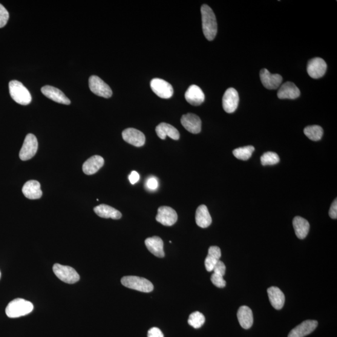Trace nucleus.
<instances>
[{"instance_id":"obj_6","label":"nucleus","mask_w":337,"mask_h":337,"mask_svg":"<svg viewBox=\"0 0 337 337\" xmlns=\"http://www.w3.org/2000/svg\"><path fill=\"white\" fill-rule=\"evenodd\" d=\"M38 148L36 137L33 134H28L25 137L19 152V158L22 161H28L35 155Z\"/></svg>"},{"instance_id":"obj_18","label":"nucleus","mask_w":337,"mask_h":337,"mask_svg":"<svg viewBox=\"0 0 337 337\" xmlns=\"http://www.w3.org/2000/svg\"><path fill=\"white\" fill-rule=\"evenodd\" d=\"M185 98L191 105L200 106L205 100V95L198 86L191 85L186 92Z\"/></svg>"},{"instance_id":"obj_40","label":"nucleus","mask_w":337,"mask_h":337,"mask_svg":"<svg viewBox=\"0 0 337 337\" xmlns=\"http://www.w3.org/2000/svg\"><path fill=\"white\" fill-rule=\"evenodd\" d=\"M0 279H1V272H0Z\"/></svg>"},{"instance_id":"obj_22","label":"nucleus","mask_w":337,"mask_h":337,"mask_svg":"<svg viewBox=\"0 0 337 337\" xmlns=\"http://www.w3.org/2000/svg\"><path fill=\"white\" fill-rule=\"evenodd\" d=\"M105 160L100 155H94L86 161L83 166V171L87 175L96 173L102 168Z\"/></svg>"},{"instance_id":"obj_25","label":"nucleus","mask_w":337,"mask_h":337,"mask_svg":"<svg viewBox=\"0 0 337 337\" xmlns=\"http://www.w3.org/2000/svg\"><path fill=\"white\" fill-rule=\"evenodd\" d=\"M239 324L244 329H249L252 326L253 322V313L251 309L247 306H242L237 312Z\"/></svg>"},{"instance_id":"obj_31","label":"nucleus","mask_w":337,"mask_h":337,"mask_svg":"<svg viewBox=\"0 0 337 337\" xmlns=\"http://www.w3.org/2000/svg\"><path fill=\"white\" fill-rule=\"evenodd\" d=\"M205 316L200 312H195L190 315L188 324L194 328H200L205 323Z\"/></svg>"},{"instance_id":"obj_37","label":"nucleus","mask_w":337,"mask_h":337,"mask_svg":"<svg viewBox=\"0 0 337 337\" xmlns=\"http://www.w3.org/2000/svg\"><path fill=\"white\" fill-rule=\"evenodd\" d=\"M148 337H164V334L160 328L153 327L149 330Z\"/></svg>"},{"instance_id":"obj_13","label":"nucleus","mask_w":337,"mask_h":337,"mask_svg":"<svg viewBox=\"0 0 337 337\" xmlns=\"http://www.w3.org/2000/svg\"><path fill=\"white\" fill-rule=\"evenodd\" d=\"M260 77L264 87L270 89H276L280 86L282 77L279 74H271L267 69H262L260 72Z\"/></svg>"},{"instance_id":"obj_23","label":"nucleus","mask_w":337,"mask_h":337,"mask_svg":"<svg viewBox=\"0 0 337 337\" xmlns=\"http://www.w3.org/2000/svg\"><path fill=\"white\" fill-rule=\"evenodd\" d=\"M269 301L273 308L276 310H281L284 307L285 303V295L278 287H272L267 290Z\"/></svg>"},{"instance_id":"obj_36","label":"nucleus","mask_w":337,"mask_h":337,"mask_svg":"<svg viewBox=\"0 0 337 337\" xmlns=\"http://www.w3.org/2000/svg\"><path fill=\"white\" fill-rule=\"evenodd\" d=\"M226 266H225V264L223 262L220 260L217 262V264L215 265L212 271H214V273H216V274L224 276L225 273H226Z\"/></svg>"},{"instance_id":"obj_1","label":"nucleus","mask_w":337,"mask_h":337,"mask_svg":"<svg viewBox=\"0 0 337 337\" xmlns=\"http://www.w3.org/2000/svg\"><path fill=\"white\" fill-rule=\"evenodd\" d=\"M202 24L204 36L209 41H212L217 33V24L214 11L208 5L201 7Z\"/></svg>"},{"instance_id":"obj_19","label":"nucleus","mask_w":337,"mask_h":337,"mask_svg":"<svg viewBox=\"0 0 337 337\" xmlns=\"http://www.w3.org/2000/svg\"><path fill=\"white\" fill-rule=\"evenodd\" d=\"M25 196L29 200H38L42 196L41 185L36 181H29L22 188Z\"/></svg>"},{"instance_id":"obj_16","label":"nucleus","mask_w":337,"mask_h":337,"mask_svg":"<svg viewBox=\"0 0 337 337\" xmlns=\"http://www.w3.org/2000/svg\"><path fill=\"white\" fill-rule=\"evenodd\" d=\"M42 92L48 98L53 100L54 102L63 104V105H70L71 102L68 98V97H66V95L61 90L53 87V86H43L42 88Z\"/></svg>"},{"instance_id":"obj_20","label":"nucleus","mask_w":337,"mask_h":337,"mask_svg":"<svg viewBox=\"0 0 337 337\" xmlns=\"http://www.w3.org/2000/svg\"><path fill=\"white\" fill-rule=\"evenodd\" d=\"M145 245L149 251L156 257L163 258L165 256L164 252V243L160 237L154 236L146 239Z\"/></svg>"},{"instance_id":"obj_21","label":"nucleus","mask_w":337,"mask_h":337,"mask_svg":"<svg viewBox=\"0 0 337 337\" xmlns=\"http://www.w3.org/2000/svg\"><path fill=\"white\" fill-rule=\"evenodd\" d=\"M155 132H156L158 137L161 140H166V136H169L174 140H178L180 137V132L174 126L166 123L160 124L155 128Z\"/></svg>"},{"instance_id":"obj_9","label":"nucleus","mask_w":337,"mask_h":337,"mask_svg":"<svg viewBox=\"0 0 337 337\" xmlns=\"http://www.w3.org/2000/svg\"><path fill=\"white\" fill-rule=\"evenodd\" d=\"M326 62L321 57H314L310 60L307 65V73L313 79H319L326 73Z\"/></svg>"},{"instance_id":"obj_3","label":"nucleus","mask_w":337,"mask_h":337,"mask_svg":"<svg viewBox=\"0 0 337 337\" xmlns=\"http://www.w3.org/2000/svg\"><path fill=\"white\" fill-rule=\"evenodd\" d=\"M11 97L17 103L28 105L31 102V96L28 89L18 81H11L9 83Z\"/></svg>"},{"instance_id":"obj_26","label":"nucleus","mask_w":337,"mask_h":337,"mask_svg":"<svg viewBox=\"0 0 337 337\" xmlns=\"http://www.w3.org/2000/svg\"><path fill=\"white\" fill-rule=\"evenodd\" d=\"M195 222L201 228H207L211 224V216L206 206L201 205L198 207L195 213Z\"/></svg>"},{"instance_id":"obj_27","label":"nucleus","mask_w":337,"mask_h":337,"mask_svg":"<svg viewBox=\"0 0 337 337\" xmlns=\"http://www.w3.org/2000/svg\"><path fill=\"white\" fill-rule=\"evenodd\" d=\"M293 226L296 237L300 239H304L309 234L310 224L309 222L304 218L295 217L293 220Z\"/></svg>"},{"instance_id":"obj_12","label":"nucleus","mask_w":337,"mask_h":337,"mask_svg":"<svg viewBox=\"0 0 337 337\" xmlns=\"http://www.w3.org/2000/svg\"><path fill=\"white\" fill-rule=\"evenodd\" d=\"M122 136L126 142L132 146L141 147L145 145L146 141L145 134L136 129H126L123 131Z\"/></svg>"},{"instance_id":"obj_2","label":"nucleus","mask_w":337,"mask_h":337,"mask_svg":"<svg viewBox=\"0 0 337 337\" xmlns=\"http://www.w3.org/2000/svg\"><path fill=\"white\" fill-rule=\"evenodd\" d=\"M33 309L31 302L23 299H16L8 304L5 312L9 318H18L30 313Z\"/></svg>"},{"instance_id":"obj_15","label":"nucleus","mask_w":337,"mask_h":337,"mask_svg":"<svg viewBox=\"0 0 337 337\" xmlns=\"http://www.w3.org/2000/svg\"><path fill=\"white\" fill-rule=\"evenodd\" d=\"M318 325V321L307 320L291 330L288 337H304L313 332Z\"/></svg>"},{"instance_id":"obj_28","label":"nucleus","mask_w":337,"mask_h":337,"mask_svg":"<svg viewBox=\"0 0 337 337\" xmlns=\"http://www.w3.org/2000/svg\"><path fill=\"white\" fill-rule=\"evenodd\" d=\"M221 257V251L220 247L217 246L209 247L208 255H207L205 260V267L207 271H212L215 265L220 260Z\"/></svg>"},{"instance_id":"obj_10","label":"nucleus","mask_w":337,"mask_h":337,"mask_svg":"<svg viewBox=\"0 0 337 337\" xmlns=\"http://www.w3.org/2000/svg\"><path fill=\"white\" fill-rule=\"evenodd\" d=\"M155 220L165 226H171L176 223L177 214L175 210L168 206L160 207L158 209Z\"/></svg>"},{"instance_id":"obj_30","label":"nucleus","mask_w":337,"mask_h":337,"mask_svg":"<svg viewBox=\"0 0 337 337\" xmlns=\"http://www.w3.org/2000/svg\"><path fill=\"white\" fill-rule=\"evenodd\" d=\"M254 150V147L252 146H245L234 149L233 151V154L238 160L247 161L252 156Z\"/></svg>"},{"instance_id":"obj_11","label":"nucleus","mask_w":337,"mask_h":337,"mask_svg":"<svg viewBox=\"0 0 337 337\" xmlns=\"http://www.w3.org/2000/svg\"><path fill=\"white\" fill-rule=\"evenodd\" d=\"M239 97L237 90L234 88L227 89L223 96V106L227 113H233L239 105Z\"/></svg>"},{"instance_id":"obj_38","label":"nucleus","mask_w":337,"mask_h":337,"mask_svg":"<svg viewBox=\"0 0 337 337\" xmlns=\"http://www.w3.org/2000/svg\"><path fill=\"white\" fill-rule=\"evenodd\" d=\"M329 216L333 220H336L337 218V200L336 199L333 201L329 211Z\"/></svg>"},{"instance_id":"obj_33","label":"nucleus","mask_w":337,"mask_h":337,"mask_svg":"<svg viewBox=\"0 0 337 337\" xmlns=\"http://www.w3.org/2000/svg\"><path fill=\"white\" fill-rule=\"evenodd\" d=\"M9 19V13L2 4H0V28L4 27Z\"/></svg>"},{"instance_id":"obj_39","label":"nucleus","mask_w":337,"mask_h":337,"mask_svg":"<svg viewBox=\"0 0 337 337\" xmlns=\"http://www.w3.org/2000/svg\"><path fill=\"white\" fill-rule=\"evenodd\" d=\"M140 176L139 173L136 171H132L130 175H129V180L131 184H135L140 181Z\"/></svg>"},{"instance_id":"obj_14","label":"nucleus","mask_w":337,"mask_h":337,"mask_svg":"<svg viewBox=\"0 0 337 337\" xmlns=\"http://www.w3.org/2000/svg\"><path fill=\"white\" fill-rule=\"evenodd\" d=\"M184 128L192 134H198L201 131L202 122L197 115L188 113L183 115L181 120Z\"/></svg>"},{"instance_id":"obj_5","label":"nucleus","mask_w":337,"mask_h":337,"mask_svg":"<svg viewBox=\"0 0 337 337\" xmlns=\"http://www.w3.org/2000/svg\"><path fill=\"white\" fill-rule=\"evenodd\" d=\"M54 274L65 283L73 284L80 281V276L73 268L56 264L53 267Z\"/></svg>"},{"instance_id":"obj_7","label":"nucleus","mask_w":337,"mask_h":337,"mask_svg":"<svg viewBox=\"0 0 337 337\" xmlns=\"http://www.w3.org/2000/svg\"><path fill=\"white\" fill-rule=\"evenodd\" d=\"M89 86L91 91L97 96L105 98H109L112 96L111 88L98 76H91L89 77Z\"/></svg>"},{"instance_id":"obj_29","label":"nucleus","mask_w":337,"mask_h":337,"mask_svg":"<svg viewBox=\"0 0 337 337\" xmlns=\"http://www.w3.org/2000/svg\"><path fill=\"white\" fill-rule=\"evenodd\" d=\"M304 132L305 136L313 141L321 140L324 134L323 129L318 125L307 126L304 129Z\"/></svg>"},{"instance_id":"obj_34","label":"nucleus","mask_w":337,"mask_h":337,"mask_svg":"<svg viewBox=\"0 0 337 337\" xmlns=\"http://www.w3.org/2000/svg\"><path fill=\"white\" fill-rule=\"evenodd\" d=\"M211 280L212 283L217 287L224 288L226 286V282L224 281L223 276L214 273L211 276Z\"/></svg>"},{"instance_id":"obj_4","label":"nucleus","mask_w":337,"mask_h":337,"mask_svg":"<svg viewBox=\"0 0 337 337\" xmlns=\"http://www.w3.org/2000/svg\"><path fill=\"white\" fill-rule=\"evenodd\" d=\"M123 286L129 289L149 293L154 289L153 284L148 279L137 276H126L122 279Z\"/></svg>"},{"instance_id":"obj_35","label":"nucleus","mask_w":337,"mask_h":337,"mask_svg":"<svg viewBox=\"0 0 337 337\" xmlns=\"http://www.w3.org/2000/svg\"><path fill=\"white\" fill-rule=\"evenodd\" d=\"M146 185L147 188H148L150 191H155L158 188L159 186V183H158V180L155 177H151L148 179V180L146 181Z\"/></svg>"},{"instance_id":"obj_8","label":"nucleus","mask_w":337,"mask_h":337,"mask_svg":"<svg viewBox=\"0 0 337 337\" xmlns=\"http://www.w3.org/2000/svg\"><path fill=\"white\" fill-rule=\"evenodd\" d=\"M150 85L152 91L161 98H171L174 94V89L172 85L165 80L154 78L151 80Z\"/></svg>"},{"instance_id":"obj_17","label":"nucleus","mask_w":337,"mask_h":337,"mask_svg":"<svg viewBox=\"0 0 337 337\" xmlns=\"http://www.w3.org/2000/svg\"><path fill=\"white\" fill-rule=\"evenodd\" d=\"M301 95V91L294 83L286 82L279 89L277 96L281 100H295Z\"/></svg>"},{"instance_id":"obj_24","label":"nucleus","mask_w":337,"mask_h":337,"mask_svg":"<svg viewBox=\"0 0 337 337\" xmlns=\"http://www.w3.org/2000/svg\"><path fill=\"white\" fill-rule=\"evenodd\" d=\"M94 211L97 215L102 218H111L112 220H117L122 217V213L113 207L106 205V204H101L100 206L95 207Z\"/></svg>"},{"instance_id":"obj_32","label":"nucleus","mask_w":337,"mask_h":337,"mask_svg":"<svg viewBox=\"0 0 337 337\" xmlns=\"http://www.w3.org/2000/svg\"><path fill=\"white\" fill-rule=\"evenodd\" d=\"M261 161L263 166H272L278 164L280 158L275 152H267L262 155Z\"/></svg>"}]
</instances>
